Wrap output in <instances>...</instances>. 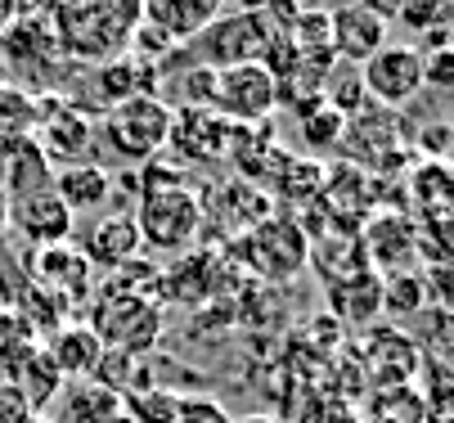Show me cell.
Here are the masks:
<instances>
[{
	"label": "cell",
	"instance_id": "1",
	"mask_svg": "<svg viewBox=\"0 0 454 423\" xmlns=\"http://www.w3.org/2000/svg\"><path fill=\"white\" fill-rule=\"evenodd\" d=\"M50 27L63 59L73 64H104L131 50L136 27L145 23L140 0H50Z\"/></svg>",
	"mask_w": 454,
	"mask_h": 423
},
{
	"label": "cell",
	"instance_id": "2",
	"mask_svg": "<svg viewBox=\"0 0 454 423\" xmlns=\"http://www.w3.org/2000/svg\"><path fill=\"white\" fill-rule=\"evenodd\" d=\"M95 307H90V329L99 333V342L108 351H126V356H149L162 342V325H167V307L153 293H126V288H95Z\"/></svg>",
	"mask_w": 454,
	"mask_h": 423
},
{
	"label": "cell",
	"instance_id": "3",
	"mask_svg": "<svg viewBox=\"0 0 454 423\" xmlns=\"http://www.w3.org/2000/svg\"><path fill=\"white\" fill-rule=\"evenodd\" d=\"M136 225H140V244L149 253L184 257L203 239L207 203H203V194L193 185H171V190H158V194H140Z\"/></svg>",
	"mask_w": 454,
	"mask_h": 423
},
{
	"label": "cell",
	"instance_id": "4",
	"mask_svg": "<svg viewBox=\"0 0 454 423\" xmlns=\"http://www.w3.org/2000/svg\"><path fill=\"white\" fill-rule=\"evenodd\" d=\"M275 23L266 14H247V10H221L203 32H193L180 50L193 59L199 68L225 73L239 64H262L266 45L275 41Z\"/></svg>",
	"mask_w": 454,
	"mask_h": 423
},
{
	"label": "cell",
	"instance_id": "5",
	"mask_svg": "<svg viewBox=\"0 0 454 423\" xmlns=\"http://www.w3.org/2000/svg\"><path fill=\"white\" fill-rule=\"evenodd\" d=\"M99 136L104 145L126 162V167H145L153 158L167 153V136H171V104L158 95H131L113 104L99 117Z\"/></svg>",
	"mask_w": 454,
	"mask_h": 423
},
{
	"label": "cell",
	"instance_id": "6",
	"mask_svg": "<svg viewBox=\"0 0 454 423\" xmlns=\"http://www.w3.org/2000/svg\"><path fill=\"white\" fill-rule=\"evenodd\" d=\"M234 253L243 257V266L266 279V284H288L297 279L306 266H310V234L301 230V221L284 216V212H270L262 225H252Z\"/></svg>",
	"mask_w": 454,
	"mask_h": 423
},
{
	"label": "cell",
	"instance_id": "7",
	"mask_svg": "<svg viewBox=\"0 0 454 423\" xmlns=\"http://www.w3.org/2000/svg\"><path fill=\"white\" fill-rule=\"evenodd\" d=\"M0 68H5V77H19L14 86H23L32 95H50V86L59 82V68H63V50H59V36L45 14L14 19L0 32Z\"/></svg>",
	"mask_w": 454,
	"mask_h": 423
},
{
	"label": "cell",
	"instance_id": "8",
	"mask_svg": "<svg viewBox=\"0 0 454 423\" xmlns=\"http://www.w3.org/2000/svg\"><path fill=\"white\" fill-rule=\"evenodd\" d=\"M95 108L73 104V99H54L41 95V127H36V145L54 167H73V162H95Z\"/></svg>",
	"mask_w": 454,
	"mask_h": 423
},
{
	"label": "cell",
	"instance_id": "9",
	"mask_svg": "<svg viewBox=\"0 0 454 423\" xmlns=\"http://www.w3.org/2000/svg\"><path fill=\"white\" fill-rule=\"evenodd\" d=\"M275 108H279V90L262 64H239V68L216 73L212 113L225 117L230 127H262V122H270Z\"/></svg>",
	"mask_w": 454,
	"mask_h": 423
},
{
	"label": "cell",
	"instance_id": "10",
	"mask_svg": "<svg viewBox=\"0 0 454 423\" xmlns=\"http://www.w3.org/2000/svg\"><path fill=\"white\" fill-rule=\"evenodd\" d=\"M360 82L373 108H405L419 90H423V54L414 45H396L387 41L378 54H369L360 64Z\"/></svg>",
	"mask_w": 454,
	"mask_h": 423
},
{
	"label": "cell",
	"instance_id": "11",
	"mask_svg": "<svg viewBox=\"0 0 454 423\" xmlns=\"http://www.w3.org/2000/svg\"><path fill=\"white\" fill-rule=\"evenodd\" d=\"M234 149V127L212 108H171V136L167 153L180 162H216Z\"/></svg>",
	"mask_w": 454,
	"mask_h": 423
},
{
	"label": "cell",
	"instance_id": "12",
	"mask_svg": "<svg viewBox=\"0 0 454 423\" xmlns=\"http://www.w3.org/2000/svg\"><path fill=\"white\" fill-rule=\"evenodd\" d=\"M360 253H364L373 275L410 270V262L419 257V225L405 212H378L360 230Z\"/></svg>",
	"mask_w": 454,
	"mask_h": 423
},
{
	"label": "cell",
	"instance_id": "13",
	"mask_svg": "<svg viewBox=\"0 0 454 423\" xmlns=\"http://www.w3.org/2000/svg\"><path fill=\"white\" fill-rule=\"evenodd\" d=\"M27 275L36 288L63 297L73 307V302H82L86 293H95V266L86 262L82 248L73 244H50V248H32L27 257Z\"/></svg>",
	"mask_w": 454,
	"mask_h": 423
},
{
	"label": "cell",
	"instance_id": "14",
	"mask_svg": "<svg viewBox=\"0 0 454 423\" xmlns=\"http://www.w3.org/2000/svg\"><path fill=\"white\" fill-rule=\"evenodd\" d=\"M329 27H333V59L338 64H351V68H360L392 36V23L360 10L356 0H342V5L329 10Z\"/></svg>",
	"mask_w": 454,
	"mask_h": 423
},
{
	"label": "cell",
	"instance_id": "15",
	"mask_svg": "<svg viewBox=\"0 0 454 423\" xmlns=\"http://www.w3.org/2000/svg\"><path fill=\"white\" fill-rule=\"evenodd\" d=\"M360 365L373 374V383L382 388H405L419 379V365H423V351L414 347V338L405 329H392V325H378L369 333V347L360 356Z\"/></svg>",
	"mask_w": 454,
	"mask_h": 423
},
{
	"label": "cell",
	"instance_id": "16",
	"mask_svg": "<svg viewBox=\"0 0 454 423\" xmlns=\"http://www.w3.org/2000/svg\"><path fill=\"white\" fill-rule=\"evenodd\" d=\"M10 230L23 234L32 248H50V244H73V212L54 199V190L32 194V199H14L10 203Z\"/></svg>",
	"mask_w": 454,
	"mask_h": 423
},
{
	"label": "cell",
	"instance_id": "17",
	"mask_svg": "<svg viewBox=\"0 0 454 423\" xmlns=\"http://www.w3.org/2000/svg\"><path fill=\"white\" fill-rule=\"evenodd\" d=\"M41 351L54 360V370L68 379V383H82L99 370V356H104V342L90 325L82 320H63L59 329H50L41 338Z\"/></svg>",
	"mask_w": 454,
	"mask_h": 423
},
{
	"label": "cell",
	"instance_id": "18",
	"mask_svg": "<svg viewBox=\"0 0 454 423\" xmlns=\"http://www.w3.org/2000/svg\"><path fill=\"white\" fill-rule=\"evenodd\" d=\"M153 64H140L136 54H117V59H104V64L90 68V99L95 108H113L131 95H158L153 90Z\"/></svg>",
	"mask_w": 454,
	"mask_h": 423
},
{
	"label": "cell",
	"instance_id": "19",
	"mask_svg": "<svg viewBox=\"0 0 454 423\" xmlns=\"http://www.w3.org/2000/svg\"><path fill=\"white\" fill-rule=\"evenodd\" d=\"M82 253H86L90 266H104V270H121L126 262H136L145 253L136 212H113V216L95 221V230L86 234V248Z\"/></svg>",
	"mask_w": 454,
	"mask_h": 423
},
{
	"label": "cell",
	"instance_id": "20",
	"mask_svg": "<svg viewBox=\"0 0 454 423\" xmlns=\"http://www.w3.org/2000/svg\"><path fill=\"white\" fill-rule=\"evenodd\" d=\"M54 199L77 216H95L113 199V171L99 162H73V167H54Z\"/></svg>",
	"mask_w": 454,
	"mask_h": 423
},
{
	"label": "cell",
	"instance_id": "21",
	"mask_svg": "<svg viewBox=\"0 0 454 423\" xmlns=\"http://www.w3.org/2000/svg\"><path fill=\"white\" fill-rule=\"evenodd\" d=\"M45 190H54V162L41 153L36 140H23V145L0 153V194H5L10 203L45 194Z\"/></svg>",
	"mask_w": 454,
	"mask_h": 423
},
{
	"label": "cell",
	"instance_id": "22",
	"mask_svg": "<svg viewBox=\"0 0 454 423\" xmlns=\"http://www.w3.org/2000/svg\"><path fill=\"white\" fill-rule=\"evenodd\" d=\"M329 316L342 325V329H364L382 316V275L364 270L356 279H342V284H329Z\"/></svg>",
	"mask_w": 454,
	"mask_h": 423
},
{
	"label": "cell",
	"instance_id": "23",
	"mask_svg": "<svg viewBox=\"0 0 454 423\" xmlns=\"http://www.w3.org/2000/svg\"><path fill=\"white\" fill-rule=\"evenodd\" d=\"M140 5H145V23L162 27L176 45H184L193 32H203L225 10V0H140Z\"/></svg>",
	"mask_w": 454,
	"mask_h": 423
},
{
	"label": "cell",
	"instance_id": "24",
	"mask_svg": "<svg viewBox=\"0 0 454 423\" xmlns=\"http://www.w3.org/2000/svg\"><path fill=\"white\" fill-rule=\"evenodd\" d=\"M275 212V199H270V190L266 185H256V180H225L221 185V194H216V221H225L234 234L243 230H252V225H262L266 216Z\"/></svg>",
	"mask_w": 454,
	"mask_h": 423
},
{
	"label": "cell",
	"instance_id": "25",
	"mask_svg": "<svg viewBox=\"0 0 454 423\" xmlns=\"http://www.w3.org/2000/svg\"><path fill=\"white\" fill-rule=\"evenodd\" d=\"M36 127H41V95L5 82L0 86V153L23 140H36Z\"/></svg>",
	"mask_w": 454,
	"mask_h": 423
},
{
	"label": "cell",
	"instance_id": "26",
	"mask_svg": "<svg viewBox=\"0 0 454 423\" xmlns=\"http://www.w3.org/2000/svg\"><path fill=\"white\" fill-rule=\"evenodd\" d=\"M121 414V396H113L108 388L82 379V383H68L59 392V423H108Z\"/></svg>",
	"mask_w": 454,
	"mask_h": 423
},
{
	"label": "cell",
	"instance_id": "27",
	"mask_svg": "<svg viewBox=\"0 0 454 423\" xmlns=\"http://www.w3.org/2000/svg\"><path fill=\"white\" fill-rule=\"evenodd\" d=\"M36 347L41 338L32 333V325L14 307H0V383H14V374L27 365V356Z\"/></svg>",
	"mask_w": 454,
	"mask_h": 423
},
{
	"label": "cell",
	"instance_id": "28",
	"mask_svg": "<svg viewBox=\"0 0 454 423\" xmlns=\"http://www.w3.org/2000/svg\"><path fill=\"white\" fill-rule=\"evenodd\" d=\"M14 383H19V392L27 396V405H32L36 414H45V405H54V401H59V392L68 388V379H63V374L54 370V360H50L41 347L27 356V365L14 374Z\"/></svg>",
	"mask_w": 454,
	"mask_h": 423
},
{
	"label": "cell",
	"instance_id": "29",
	"mask_svg": "<svg viewBox=\"0 0 454 423\" xmlns=\"http://www.w3.org/2000/svg\"><path fill=\"white\" fill-rule=\"evenodd\" d=\"M427 307V279L423 270H396V275H382V311L410 320Z\"/></svg>",
	"mask_w": 454,
	"mask_h": 423
},
{
	"label": "cell",
	"instance_id": "30",
	"mask_svg": "<svg viewBox=\"0 0 454 423\" xmlns=\"http://www.w3.org/2000/svg\"><path fill=\"white\" fill-rule=\"evenodd\" d=\"M342 131H347V117L333 113L329 104L306 108V113H301V149H306V158H310V153L342 149Z\"/></svg>",
	"mask_w": 454,
	"mask_h": 423
},
{
	"label": "cell",
	"instance_id": "31",
	"mask_svg": "<svg viewBox=\"0 0 454 423\" xmlns=\"http://www.w3.org/2000/svg\"><path fill=\"white\" fill-rule=\"evenodd\" d=\"M392 23H401L410 36H432V32H450V23H454V0H405L401 5V14L392 19Z\"/></svg>",
	"mask_w": 454,
	"mask_h": 423
},
{
	"label": "cell",
	"instance_id": "32",
	"mask_svg": "<svg viewBox=\"0 0 454 423\" xmlns=\"http://www.w3.org/2000/svg\"><path fill=\"white\" fill-rule=\"evenodd\" d=\"M410 194H414V203H419V216L450 212V167H445V162H419Z\"/></svg>",
	"mask_w": 454,
	"mask_h": 423
},
{
	"label": "cell",
	"instance_id": "33",
	"mask_svg": "<svg viewBox=\"0 0 454 423\" xmlns=\"http://www.w3.org/2000/svg\"><path fill=\"white\" fill-rule=\"evenodd\" d=\"M180 401L184 392H171V388H145L136 396H126V414H131V423H176L180 414Z\"/></svg>",
	"mask_w": 454,
	"mask_h": 423
},
{
	"label": "cell",
	"instance_id": "34",
	"mask_svg": "<svg viewBox=\"0 0 454 423\" xmlns=\"http://www.w3.org/2000/svg\"><path fill=\"white\" fill-rule=\"evenodd\" d=\"M293 423H364V414H360V405L351 396L319 392V396H306V405L297 410Z\"/></svg>",
	"mask_w": 454,
	"mask_h": 423
},
{
	"label": "cell",
	"instance_id": "35",
	"mask_svg": "<svg viewBox=\"0 0 454 423\" xmlns=\"http://www.w3.org/2000/svg\"><path fill=\"white\" fill-rule=\"evenodd\" d=\"M180 108H212V99H216V73L212 68H184L180 73Z\"/></svg>",
	"mask_w": 454,
	"mask_h": 423
},
{
	"label": "cell",
	"instance_id": "36",
	"mask_svg": "<svg viewBox=\"0 0 454 423\" xmlns=\"http://www.w3.org/2000/svg\"><path fill=\"white\" fill-rule=\"evenodd\" d=\"M176 423H230V414H225V405H221L216 396L189 392V396L180 401V414H176Z\"/></svg>",
	"mask_w": 454,
	"mask_h": 423
},
{
	"label": "cell",
	"instance_id": "37",
	"mask_svg": "<svg viewBox=\"0 0 454 423\" xmlns=\"http://www.w3.org/2000/svg\"><path fill=\"white\" fill-rule=\"evenodd\" d=\"M423 86H436V90L454 86V54H450V45L423 54Z\"/></svg>",
	"mask_w": 454,
	"mask_h": 423
},
{
	"label": "cell",
	"instance_id": "38",
	"mask_svg": "<svg viewBox=\"0 0 454 423\" xmlns=\"http://www.w3.org/2000/svg\"><path fill=\"white\" fill-rule=\"evenodd\" d=\"M27 419H36V410L27 405L19 383H0V423H27Z\"/></svg>",
	"mask_w": 454,
	"mask_h": 423
},
{
	"label": "cell",
	"instance_id": "39",
	"mask_svg": "<svg viewBox=\"0 0 454 423\" xmlns=\"http://www.w3.org/2000/svg\"><path fill=\"white\" fill-rule=\"evenodd\" d=\"M239 10H247V14H266L275 27H288V19L301 10V0H239Z\"/></svg>",
	"mask_w": 454,
	"mask_h": 423
},
{
	"label": "cell",
	"instance_id": "40",
	"mask_svg": "<svg viewBox=\"0 0 454 423\" xmlns=\"http://www.w3.org/2000/svg\"><path fill=\"white\" fill-rule=\"evenodd\" d=\"M419 149H423V158H427V162H445V149H450V127H445V122H436L432 131H423V136H419Z\"/></svg>",
	"mask_w": 454,
	"mask_h": 423
},
{
	"label": "cell",
	"instance_id": "41",
	"mask_svg": "<svg viewBox=\"0 0 454 423\" xmlns=\"http://www.w3.org/2000/svg\"><path fill=\"white\" fill-rule=\"evenodd\" d=\"M356 5H360V10H369V14H378V19H387V23H392V19L401 14V5H405V0H356Z\"/></svg>",
	"mask_w": 454,
	"mask_h": 423
},
{
	"label": "cell",
	"instance_id": "42",
	"mask_svg": "<svg viewBox=\"0 0 454 423\" xmlns=\"http://www.w3.org/2000/svg\"><path fill=\"white\" fill-rule=\"evenodd\" d=\"M5 234H10V199L0 194V244H5Z\"/></svg>",
	"mask_w": 454,
	"mask_h": 423
},
{
	"label": "cell",
	"instance_id": "43",
	"mask_svg": "<svg viewBox=\"0 0 454 423\" xmlns=\"http://www.w3.org/2000/svg\"><path fill=\"white\" fill-rule=\"evenodd\" d=\"M230 423H284L279 414H243V419H230Z\"/></svg>",
	"mask_w": 454,
	"mask_h": 423
},
{
	"label": "cell",
	"instance_id": "44",
	"mask_svg": "<svg viewBox=\"0 0 454 423\" xmlns=\"http://www.w3.org/2000/svg\"><path fill=\"white\" fill-rule=\"evenodd\" d=\"M14 23V0H0V32Z\"/></svg>",
	"mask_w": 454,
	"mask_h": 423
},
{
	"label": "cell",
	"instance_id": "45",
	"mask_svg": "<svg viewBox=\"0 0 454 423\" xmlns=\"http://www.w3.org/2000/svg\"><path fill=\"white\" fill-rule=\"evenodd\" d=\"M27 423H54V419H45V414H36V419H27Z\"/></svg>",
	"mask_w": 454,
	"mask_h": 423
},
{
	"label": "cell",
	"instance_id": "46",
	"mask_svg": "<svg viewBox=\"0 0 454 423\" xmlns=\"http://www.w3.org/2000/svg\"><path fill=\"white\" fill-rule=\"evenodd\" d=\"M5 82H10V77H5V68H0V86H5Z\"/></svg>",
	"mask_w": 454,
	"mask_h": 423
}]
</instances>
